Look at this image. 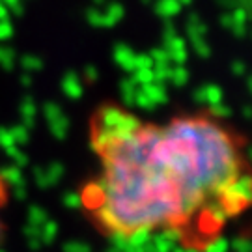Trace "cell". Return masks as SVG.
I'll list each match as a JSON object with an SVG mask.
<instances>
[{"mask_svg": "<svg viewBox=\"0 0 252 252\" xmlns=\"http://www.w3.org/2000/svg\"><path fill=\"white\" fill-rule=\"evenodd\" d=\"M28 245H30L32 251H37L43 243H41V239H28Z\"/></svg>", "mask_w": 252, "mask_h": 252, "instance_id": "38", "label": "cell"}, {"mask_svg": "<svg viewBox=\"0 0 252 252\" xmlns=\"http://www.w3.org/2000/svg\"><path fill=\"white\" fill-rule=\"evenodd\" d=\"M228 251V241L222 239V237H219L215 239L213 243H209L206 247V252H226Z\"/></svg>", "mask_w": 252, "mask_h": 252, "instance_id": "27", "label": "cell"}, {"mask_svg": "<svg viewBox=\"0 0 252 252\" xmlns=\"http://www.w3.org/2000/svg\"><path fill=\"white\" fill-rule=\"evenodd\" d=\"M43 112H45V118L47 122H49V127H51L53 135L62 140L65 133H67V127H69V122H67V118L63 114V110L56 103H47L45 107H43Z\"/></svg>", "mask_w": 252, "mask_h": 252, "instance_id": "2", "label": "cell"}, {"mask_svg": "<svg viewBox=\"0 0 252 252\" xmlns=\"http://www.w3.org/2000/svg\"><path fill=\"white\" fill-rule=\"evenodd\" d=\"M28 220H30V224L41 228L47 222V211L41 209L39 206H32L28 209Z\"/></svg>", "mask_w": 252, "mask_h": 252, "instance_id": "17", "label": "cell"}, {"mask_svg": "<svg viewBox=\"0 0 252 252\" xmlns=\"http://www.w3.org/2000/svg\"><path fill=\"white\" fill-rule=\"evenodd\" d=\"M84 77H86V79H88L90 82L97 81V69H95L94 65H88V67L84 69Z\"/></svg>", "mask_w": 252, "mask_h": 252, "instance_id": "35", "label": "cell"}, {"mask_svg": "<svg viewBox=\"0 0 252 252\" xmlns=\"http://www.w3.org/2000/svg\"><path fill=\"white\" fill-rule=\"evenodd\" d=\"M150 241H152V235H150V230L146 228H138V230H133L131 234H127V245L135 249H144Z\"/></svg>", "mask_w": 252, "mask_h": 252, "instance_id": "12", "label": "cell"}, {"mask_svg": "<svg viewBox=\"0 0 252 252\" xmlns=\"http://www.w3.org/2000/svg\"><path fill=\"white\" fill-rule=\"evenodd\" d=\"M13 136V144H27L28 142V129L25 126H15L9 129Z\"/></svg>", "mask_w": 252, "mask_h": 252, "instance_id": "21", "label": "cell"}, {"mask_svg": "<svg viewBox=\"0 0 252 252\" xmlns=\"http://www.w3.org/2000/svg\"><path fill=\"white\" fill-rule=\"evenodd\" d=\"M63 252H92L90 247L84 243H67L63 247Z\"/></svg>", "mask_w": 252, "mask_h": 252, "instance_id": "32", "label": "cell"}, {"mask_svg": "<svg viewBox=\"0 0 252 252\" xmlns=\"http://www.w3.org/2000/svg\"><path fill=\"white\" fill-rule=\"evenodd\" d=\"M63 174V168L62 164H51V166H47V168H36L34 170V178H36V183L39 187H51L54 185L56 181L62 178Z\"/></svg>", "mask_w": 252, "mask_h": 252, "instance_id": "5", "label": "cell"}, {"mask_svg": "<svg viewBox=\"0 0 252 252\" xmlns=\"http://www.w3.org/2000/svg\"><path fill=\"white\" fill-rule=\"evenodd\" d=\"M194 49L200 56H209V45H207L204 39H196L194 41Z\"/></svg>", "mask_w": 252, "mask_h": 252, "instance_id": "33", "label": "cell"}, {"mask_svg": "<svg viewBox=\"0 0 252 252\" xmlns=\"http://www.w3.org/2000/svg\"><path fill=\"white\" fill-rule=\"evenodd\" d=\"M120 92L124 95V101L127 105H133L135 103V94H136V82L133 79H124L120 84Z\"/></svg>", "mask_w": 252, "mask_h": 252, "instance_id": "15", "label": "cell"}, {"mask_svg": "<svg viewBox=\"0 0 252 252\" xmlns=\"http://www.w3.org/2000/svg\"><path fill=\"white\" fill-rule=\"evenodd\" d=\"M13 190H15V196H17L19 200H25V196H27V185H25V183L13 187Z\"/></svg>", "mask_w": 252, "mask_h": 252, "instance_id": "36", "label": "cell"}, {"mask_svg": "<svg viewBox=\"0 0 252 252\" xmlns=\"http://www.w3.org/2000/svg\"><path fill=\"white\" fill-rule=\"evenodd\" d=\"M194 99L198 103H209L211 107L222 103V90L217 86V84H206V86H200L198 90L194 92Z\"/></svg>", "mask_w": 252, "mask_h": 252, "instance_id": "7", "label": "cell"}, {"mask_svg": "<svg viewBox=\"0 0 252 252\" xmlns=\"http://www.w3.org/2000/svg\"><path fill=\"white\" fill-rule=\"evenodd\" d=\"M226 211L222 204L215 200V202H211V204H207L206 207V213H204V222L207 224V230H215L219 226H222V222L226 220Z\"/></svg>", "mask_w": 252, "mask_h": 252, "instance_id": "6", "label": "cell"}, {"mask_svg": "<svg viewBox=\"0 0 252 252\" xmlns=\"http://www.w3.org/2000/svg\"><path fill=\"white\" fill-rule=\"evenodd\" d=\"M234 249H235V252H251L252 245L247 237H239V239L234 241Z\"/></svg>", "mask_w": 252, "mask_h": 252, "instance_id": "30", "label": "cell"}, {"mask_svg": "<svg viewBox=\"0 0 252 252\" xmlns=\"http://www.w3.org/2000/svg\"><path fill=\"white\" fill-rule=\"evenodd\" d=\"M21 65H23L27 71H37V69L43 67V62H41L37 56H34V54H28V56H25V58L21 60Z\"/></svg>", "mask_w": 252, "mask_h": 252, "instance_id": "22", "label": "cell"}, {"mask_svg": "<svg viewBox=\"0 0 252 252\" xmlns=\"http://www.w3.org/2000/svg\"><path fill=\"white\" fill-rule=\"evenodd\" d=\"M6 153H8V157L11 159V161H15L13 166H17V168L25 166V164L28 162V157L19 150L17 146H9V148H6Z\"/></svg>", "mask_w": 252, "mask_h": 252, "instance_id": "20", "label": "cell"}, {"mask_svg": "<svg viewBox=\"0 0 252 252\" xmlns=\"http://www.w3.org/2000/svg\"><path fill=\"white\" fill-rule=\"evenodd\" d=\"M135 103L140 108H144V110H153V108H155V103H153V101L150 99L142 90L135 94Z\"/></svg>", "mask_w": 252, "mask_h": 252, "instance_id": "24", "label": "cell"}, {"mask_svg": "<svg viewBox=\"0 0 252 252\" xmlns=\"http://www.w3.org/2000/svg\"><path fill=\"white\" fill-rule=\"evenodd\" d=\"M211 114L213 116H219V118H228L230 114H232V110H230V107H226V105H213L211 107Z\"/></svg>", "mask_w": 252, "mask_h": 252, "instance_id": "31", "label": "cell"}, {"mask_svg": "<svg viewBox=\"0 0 252 252\" xmlns=\"http://www.w3.org/2000/svg\"><path fill=\"white\" fill-rule=\"evenodd\" d=\"M220 196V204L224 207L226 215H237L249 202H251V180L249 176L235 178L232 183H228Z\"/></svg>", "mask_w": 252, "mask_h": 252, "instance_id": "1", "label": "cell"}, {"mask_svg": "<svg viewBox=\"0 0 252 252\" xmlns=\"http://www.w3.org/2000/svg\"><path fill=\"white\" fill-rule=\"evenodd\" d=\"M166 54H168V60L172 62H176L178 65L185 62V58H187V53H185V41L181 39V37H174L170 39L168 43H166Z\"/></svg>", "mask_w": 252, "mask_h": 252, "instance_id": "8", "label": "cell"}, {"mask_svg": "<svg viewBox=\"0 0 252 252\" xmlns=\"http://www.w3.org/2000/svg\"><path fill=\"white\" fill-rule=\"evenodd\" d=\"M232 71H234L235 75H243V73H245V65H243V62H235V63H234V67H232Z\"/></svg>", "mask_w": 252, "mask_h": 252, "instance_id": "37", "label": "cell"}, {"mask_svg": "<svg viewBox=\"0 0 252 252\" xmlns=\"http://www.w3.org/2000/svg\"><path fill=\"white\" fill-rule=\"evenodd\" d=\"M63 204H65V206L67 207H75V209H77V207H81L82 206V200H81V194H77V192H67V194H65V196H63Z\"/></svg>", "mask_w": 252, "mask_h": 252, "instance_id": "28", "label": "cell"}, {"mask_svg": "<svg viewBox=\"0 0 252 252\" xmlns=\"http://www.w3.org/2000/svg\"><path fill=\"white\" fill-rule=\"evenodd\" d=\"M116 62L126 69V71H135V53L126 45L116 47V53H114Z\"/></svg>", "mask_w": 252, "mask_h": 252, "instance_id": "10", "label": "cell"}, {"mask_svg": "<svg viewBox=\"0 0 252 252\" xmlns=\"http://www.w3.org/2000/svg\"><path fill=\"white\" fill-rule=\"evenodd\" d=\"M181 239V232L176 228H168V230H162L161 234H157L153 237V249L157 252H172L176 249L178 241Z\"/></svg>", "mask_w": 252, "mask_h": 252, "instance_id": "4", "label": "cell"}, {"mask_svg": "<svg viewBox=\"0 0 252 252\" xmlns=\"http://www.w3.org/2000/svg\"><path fill=\"white\" fill-rule=\"evenodd\" d=\"M13 60H15V53H13L11 49L2 47V49H0V63L4 65V69H11Z\"/></svg>", "mask_w": 252, "mask_h": 252, "instance_id": "23", "label": "cell"}, {"mask_svg": "<svg viewBox=\"0 0 252 252\" xmlns=\"http://www.w3.org/2000/svg\"><path fill=\"white\" fill-rule=\"evenodd\" d=\"M152 67H153V60L148 54H138V56H135V71L136 69H152Z\"/></svg>", "mask_w": 252, "mask_h": 252, "instance_id": "26", "label": "cell"}, {"mask_svg": "<svg viewBox=\"0 0 252 252\" xmlns=\"http://www.w3.org/2000/svg\"><path fill=\"white\" fill-rule=\"evenodd\" d=\"M4 198H6V192H4V185H2V181H0V204L4 202Z\"/></svg>", "mask_w": 252, "mask_h": 252, "instance_id": "39", "label": "cell"}, {"mask_svg": "<svg viewBox=\"0 0 252 252\" xmlns=\"http://www.w3.org/2000/svg\"><path fill=\"white\" fill-rule=\"evenodd\" d=\"M108 252H118V251H116V249H110V251H108Z\"/></svg>", "mask_w": 252, "mask_h": 252, "instance_id": "43", "label": "cell"}, {"mask_svg": "<svg viewBox=\"0 0 252 252\" xmlns=\"http://www.w3.org/2000/svg\"><path fill=\"white\" fill-rule=\"evenodd\" d=\"M21 114H23V126L30 129L34 126V116H36V103L32 97H25L21 103Z\"/></svg>", "mask_w": 252, "mask_h": 252, "instance_id": "14", "label": "cell"}, {"mask_svg": "<svg viewBox=\"0 0 252 252\" xmlns=\"http://www.w3.org/2000/svg\"><path fill=\"white\" fill-rule=\"evenodd\" d=\"M30 82H32L30 81V75H28V77L27 75H23V84H30Z\"/></svg>", "mask_w": 252, "mask_h": 252, "instance_id": "41", "label": "cell"}, {"mask_svg": "<svg viewBox=\"0 0 252 252\" xmlns=\"http://www.w3.org/2000/svg\"><path fill=\"white\" fill-rule=\"evenodd\" d=\"M0 181L6 183V185H11V187H17V185H23L25 180H23V174L17 166H4L0 170Z\"/></svg>", "mask_w": 252, "mask_h": 252, "instance_id": "13", "label": "cell"}, {"mask_svg": "<svg viewBox=\"0 0 252 252\" xmlns=\"http://www.w3.org/2000/svg\"><path fill=\"white\" fill-rule=\"evenodd\" d=\"M133 81L138 82V84H142V86H146V84L153 82V71L152 69H136Z\"/></svg>", "mask_w": 252, "mask_h": 252, "instance_id": "25", "label": "cell"}, {"mask_svg": "<svg viewBox=\"0 0 252 252\" xmlns=\"http://www.w3.org/2000/svg\"><path fill=\"white\" fill-rule=\"evenodd\" d=\"M168 81H172L176 86H183L185 82L189 81V71L183 65H176V67L170 69V79Z\"/></svg>", "mask_w": 252, "mask_h": 252, "instance_id": "18", "label": "cell"}, {"mask_svg": "<svg viewBox=\"0 0 252 252\" xmlns=\"http://www.w3.org/2000/svg\"><path fill=\"white\" fill-rule=\"evenodd\" d=\"M0 146H2L4 150L9 148V146H15L13 144V136H11L9 129H6V127H0Z\"/></svg>", "mask_w": 252, "mask_h": 252, "instance_id": "29", "label": "cell"}, {"mask_svg": "<svg viewBox=\"0 0 252 252\" xmlns=\"http://www.w3.org/2000/svg\"><path fill=\"white\" fill-rule=\"evenodd\" d=\"M62 90L65 92V95L71 97V99H79L82 95V84L75 73H67V75L63 77Z\"/></svg>", "mask_w": 252, "mask_h": 252, "instance_id": "9", "label": "cell"}, {"mask_svg": "<svg viewBox=\"0 0 252 252\" xmlns=\"http://www.w3.org/2000/svg\"><path fill=\"white\" fill-rule=\"evenodd\" d=\"M142 92H144L155 105L166 103V99H168V97H166V90H164V84H159V82H150V84H146V86H142Z\"/></svg>", "mask_w": 252, "mask_h": 252, "instance_id": "11", "label": "cell"}, {"mask_svg": "<svg viewBox=\"0 0 252 252\" xmlns=\"http://www.w3.org/2000/svg\"><path fill=\"white\" fill-rule=\"evenodd\" d=\"M157 11L164 17H172V15H176L180 11V4L176 0H161L159 6H157Z\"/></svg>", "mask_w": 252, "mask_h": 252, "instance_id": "19", "label": "cell"}, {"mask_svg": "<svg viewBox=\"0 0 252 252\" xmlns=\"http://www.w3.org/2000/svg\"><path fill=\"white\" fill-rule=\"evenodd\" d=\"M82 204H86L92 209H97V207L105 202V180L94 181L90 185H86L81 194Z\"/></svg>", "mask_w": 252, "mask_h": 252, "instance_id": "3", "label": "cell"}, {"mask_svg": "<svg viewBox=\"0 0 252 252\" xmlns=\"http://www.w3.org/2000/svg\"><path fill=\"white\" fill-rule=\"evenodd\" d=\"M172 252H198V251H190V249H174Z\"/></svg>", "mask_w": 252, "mask_h": 252, "instance_id": "40", "label": "cell"}, {"mask_svg": "<svg viewBox=\"0 0 252 252\" xmlns=\"http://www.w3.org/2000/svg\"><path fill=\"white\" fill-rule=\"evenodd\" d=\"M56 235H58V224L53 222V220H47L45 224L41 226V235H39L41 243L51 245L54 239H56Z\"/></svg>", "mask_w": 252, "mask_h": 252, "instance_id": "16", "label": "cell"}, {"mask_svg": "<svg viewBox=\"0 0 252 252\" xmlns=\"http://www.w3.org/2000/svg\"><path fill=\"white\" fill-rule=\"evenodd\" d=\"M11 36V27L6 21H0V39H6V37Z\"/></svg>", "mask_w": 252, "mask_h": 252, "instance_id": "34", "label": "cell"}, {"mask_svg": "<svg viewBox=\"0 0 252 252\" xmlns=\"http://www.w3.org/2000/svg\"><path fill=\"white\" fill-rule=\"evenodd\" d=\"M176 2H178V4H180V6H181V4H189L190 0H176Z\"/></svg>", "mask_w": 252, "mask_h": 252, "instance_id": "42", "label": "cell"}]
</instances>
